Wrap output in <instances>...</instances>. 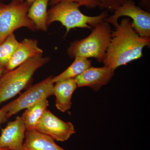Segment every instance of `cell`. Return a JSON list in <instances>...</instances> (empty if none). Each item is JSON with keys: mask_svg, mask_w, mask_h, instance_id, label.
Instances as JSON below:
<instances>
[{"mask_svg": "<svg viewBox=\"0 0 150 150\" xmlns=\"http://www.w3.org/2000/svg\"><path fill=\"white\" fill-rule=\"evenodd\" d=\"M111 32L110 24L102 21L94 27L87 37L71 43L67 49V54L73 59L79 56L88 59L94 58L102 62L110 43Z\"/></svg>", "mask_w": 150, "mask_h": 150, "instance_id": "cell-3", "label": "cell"}, {"mask_svg": "<svg viewBox=\"0 0 150 150\" xmlns=\"http://www.w3.org/2000/svg\"><path fill=\"white\" fill-rule=\"evenodd\" d=\"M30 6L24 0H12L7 4H0V44L18 28L36 30L28 16Z\"/></svg>", "mask_w": 150, "mask_h": 150, "instance_id": "cell-5", "label": "cell"}, {"mask_svg": "<svg viewBox=\"0 0 150 150\" xmlns=\"http://www.w3.org/2000/svg\"><path fill=\"white\" fill-rule=\"evenodd\" d=\"M50 60L43 55L31 58L13 69L5 71L0 79V105L25 88L35 71Z\"/></svg>", "mask_w": 150, "mask_h": 150, "instance_id": "cell-2", "label": "cell"}, {"mask_svg": "<svg viewBox=\"0 0 150 150\" xmlns=\"http://www.w3.org/2000/svg\"><path fill=\"white\" fill-rule=\"evenodd\" d=\"M69 67L61 74L53 77L51 79L52 83L70 79H74L91 67V60L82 57H76Z\"/></svg>", "mask_w": 150, "mask_h": 150, "instance_id": "cell-16", "label": "cell"}, {"mask_svg": "<svg viewBox=\"0 0 150 150\" xmlns=\"http://www.w3.org/2000/svg\"><path fill=\"white\" fill-rule=\"evenodd\" d=\"M6 112L1 108L0 109V127L3 123H5L8 121Z\"/></svg>", "mask_w": 150, "mask_h": 150, "instance_id": "cell-21", "label": "cell"}, {"mask_svg": "<svg viewBox=\"0 0 150 150\" xmlns=\"http://www.w3.org/2000/svg\"><path fill=\"white\" fill-rule=\"evenodd\" d=\"M80 6L77 3L71 1L60 2L52 6L48 11L47 25L59 22L66 27L67 34L71 29L76 28L91 29L104 21L108 15L107 12L105 11L97 16H88L81 11Z\"/></svg>", "mask_w": 150, "mask_h": 150, "instance_id": "cell-4", "label": "cell"}, {"mask_svg": "<svg viewBox=\"0 0 150 150\" xmlns=\"http://www.w3.org/2000/svg\"><path fill=\"white\" fill-rule=\"evenodd\" d=\"M0 150H10L8 149H4V148H0Z\"/></svg>", "mask_w": 150, "mask_h": 150, "instance_id": "cell-24", "label": "cell"}, {"mask_svg": "<svg viewBox=\"0 0 150 150\" xmlns=\"http://www.w3.org/2000/svg\"><path fill=\"white\" fill-rule=\"evenodd\" d=\"M5 71L6 69H5L0 68V79H1V77L2 76L3 74L5 72Z\"/></svg>", "mask_w": 150, "mask_h": 150, "instance_id": "cell-22", "label": "cell"}, {"mask_svg": "<svg viewBox=\"0 0 150 150\" xmlns=\"http://www.w3.org/2000/svg\"><path fill=\"white\" fill-rule=\"evenodd\" d=\"M48 106V98H45L26 109L21 117L26 131L35 130L38 123Z\"/></svg>", "mask_w": 150, "mask_h": 150, "instance_id": "cell-15", "label": "cell"}, {"mask_svg": "<svg viewBox=\"0 0 150 150\" xmlns=\"http://www.w3.org/2000/svg\"><path fill=\"white\" fill-rule=\"evenodd\" d=\"M43 53V50L38 46L37 40L25 38L21 42H19L5 71L13 69L28 59L42 55Z\"/></svg>", "mask_w": 150, "mask_h": 150, "instance_id": "cell-11", "label": "cell"}, {"mask_svg": "<svg viewBox=\"0 0 150 150\" xmlns=\"http://www.w3.org/2000/svg\"><path fill=\"white\" fill-rule=\"evenodd\" d=\"M19 43L15 35L12 33L0 44V68L6 70Z\"/></svg>", "mask_w": 150, "mask_h": 150, "instance_id": "cell-17", "label": "cell"}, {"mask_svg": "<svg viewBox=\"0 0 150 150\" xmlns=\"http://www.w3.org/2000/svg\"><path fill=\"white\" fill-rule=\"evenodd\" d=\"M53 138L36 130L26 131L25 150H67L57 144Z\"/></svg>", "mask_w": 150, "mask_h": 150, "instance_id": "cell-13", "label": "cell"}, {"mask_svg": "<svg viewBox=\"0 0 150 150\" xmlns=\"http://www.w3.org/2000/svg\"><path fill=\"white\" fill-rule=\"evenodd\" d=\"M0 1H2V0H0ZM28 3V4L29 5V6H30V5L32 4L35 0H25Z\"/></svg>", "mask_w": 150, "mask_h": 150, "instance_id": "cell-23", "label": "cell"}, {"mask_svg": "<svg viewBox=\"0 0 150 150\" xmlns=\"http://www.w3.org/2000/svg\"><path fill=\"white\" fill-rule=\"evenodd\" d=\"M50 0H35L30 6L28 16L35 25L36 30L47 31L48 10Z\"/></svg>", "mask_w": 150, "mask_h": 150, "instance_id": "cell-14", "label": "cell"}, {"mask_svg": "<svg viewBox=\"0 0 150 150\" xmlns=\"http://www.w3.org/2000/svg\"><path fill=\"white\" fill-rule=\"evenodd\" d=\"M112 16L107 17L104 21L114 27L118 25V19L122 16H128L132 21L134 30L142 37H150V13L136 5L132 0H128L113 12Z\"/></svg>", "mask_w": 150, "mask_h": 150, "instance_id": "cell-7", "label": "cell"}, {"mask_svg": "<svg viewBox=\"0 0 150 150\" xmlns=\"http://www.w3.org/2000/svg\"><path fill=\"white\" fill-rule=\"evenodd\" d=\"M53 90V95L56 96V108L64 112L71 107L72 97L78 86L74 79H70L57 82Z\"/></svg>", "mask_w": 150, "mask_h": 150, "instance_id": "cell-12", "label": "cell"}, {"mask_svg": "<svg viewBox=\"0 0 150 150\" xmlns=\"http://www.w3.org/2000/svg\"><path fill=\"white\" fill-rule=\"evenodd\" d=\"M35 130L61 142L69 140L76 133L72 123L63 121L48 109L38 123Z\"/></svg>", "mask_w": 150, "mask_h": 150, "instance_id": "cell-8", "label": "cell"}, {"mask_svg": "<svg viewBox=\"0 0 150 150\" xmlns=\"http://www.w3.org/2000/svg\"><path fill=\"white\" fill-rule=\"evenodd\" d=\"M62 1H71L77 3L81 6H84L88 8H93L99 6L100 4L97 0H50L49 4L53 6L57 3Z\"/></svg>", "mask_w": 150, "mask_h": 150, "instance_id": "cell-19", "label": "cell"}, {"mask_svg": "<svg viewBox=\"0 0 150 150\" xmlns=\"http://www.w3.org/2000/svg\"><path fill=\"white\" fill-rule=\"evenodd\" d=\"M115 70L104 66L91 67L74 78L78 87H88L98 91L103 86L110 82L115 74Z\"/></svg>", "mask_w": 150, "mask_h": 150, "instance_id": "cell-9", "label": "cell"}, {"mask_svg": "<svg viewBox=\"0 0 150 150\" xmlns=\"http://www.w3.org/2000/svg\"><path fill=\"white\" fill-rule=\"evenodd\" d=\"M140 2L144 10L150 12V0H140Z\"/></svg>", "mask_w": 150, "mask_h": 150, "instance_id": "cell-20", "label": "cell"}, {"mask_svg": "<svg viewBox=\"0 0 150 150\" xmlns=\"http://www.w3.org/2000/svg\"><path fill=\"white\" fill-rule=\"evenodd\" d=\"M99 3V7L113 12L116 9L128 0H97Z\"/></svg>", "mask_w": 150, "mask_h": 150, "instance_id": "cell-18", "label": "cell"}, {"mask_svg": "<svg viewBox=\"0 0 150 150\" xmlns=\"http://www.w3.org/2000/svg\"><path fill=\"white\" fill-rule=\"evenodd\" d=\"M150 37H142L134 30L130 18H124L115 30L103 62L104 66L115 70L118 67L140 59L144 47L150 48Z\"/></svg>", "mask_w": 150, "mask_h": 150, "instance_id": "cell-1", "label": "cell"}, {"mask_svg": "<svg viewBox=\"0 0 150 150\" xmlns=\"http://www.w3.org/2000/svg\"><path fill=\"white\" fill-rule=\"evenodd\" d=\"M26 128L22 118L18 116L2 129L0 148L10 150H25L23 147Z\"/></svg>", "mask_w": 150, "mask_h": 150, "instance_id": "cell-10", "label": "cell"}, {"mask_svg": "<svg viewBox=\"0 0 150 150\" xmlns=\"http://www.w3.org/2000/svg\"><path fill=\"white\" fill-rule=\"evenodd\" d=\"M52 76L29 88L16 99L2 108L8 119L23 109L31 107L43 99L53 95L54 83Z\"/></svg>", "mask_w": 150, "mask_h": 150, "instance_id": "cell-6", "label": "cell"}]
</instances>
